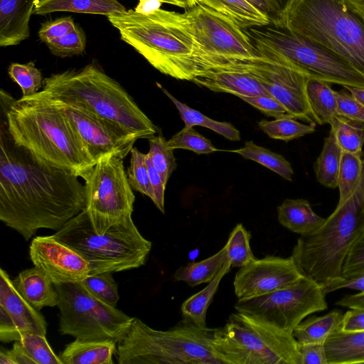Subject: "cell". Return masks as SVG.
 Segmentation results:
<instances>
[{
  "mask_svg": "<svg viewBox=\"0 0 364 364\" xmlns=\"http://www.w3.org/2000/svg\"><path fill=\"white\" fill-rule=\"evenodd\" d=\"M73 173L39 161L0 131V220L30 240L59 230L86 205L85 186Z\"/></svg>",
  "mask_w": 364,
  "mask_h": 364,
  "instance_id": "1",
  "label": "cell"
},
{
  "mask_svg": "<svg viewBox=\"0 0 364 364\" xmlns=\"http://www.w3.org/2000/svg\"><path fill=\"white\" fill-rule=\"evenodd\" d=\"M4 124L13 141L34 158L84 181L95 165L60 109L38 92L15 99L1 90Z\"/></svg>",
  "mask_w": 364,
  "mask_h": 364,
  "instance_id": "2",
  "label": "cell"
},
{
  "mask_svg": "<svg viewBox=\"0 0 364 364\" xmlns=\"http://www.w3.org/2000/svg\"><path fill=\"white\" fill-rule=\"evenodd\" d=\"M107 18L121 39L160 73L192 81L206 71L181 14L157 8L147 14L127 10Z\"/></svg>",
  "mask_w": 364,
  "mask_h": 364,
  "instance_id": "3",
  "label": "cell"
},
{
  "mask_svg": "<svg viewBox=\"0 0 364 364\" xmlns=\"http://www.w3.org/2000/svg\"><path fill=\"white\" fill-rule=\"evenodd\" d=\"M43 96L114 121L136 135L149 139L156 126L115 80L94 64L69 69L43 79Z\"/></svg>",
  "mask_w": 364,
  "mask_h": 364,
  "instance_id": "4",
  "label": "cell"
},
{
  "mask_svg": "<svg viewBox=\"0 0 364 364\" xmlns=\"http://www.w3.org/2000/svg\"><path fill=\"white\" fill-rule=\"evenodd\" d=\"M364 233V166L359 184L314 232L301 235L291 257L301 273L323 287L342 279L347 255Z\"/></svg>",
  "mask_w": 364,
  "mask_h": 364,
  "instance_id": "5",
  "label": "cell"
},
{
  "mask_svg": "<svg viewBox=\"0 0 364 364\" xmlns=\"http://www.w3.org/2000/svg\"><path fill=\"white\" fill-rule=\"evenodd\" d=\"M274 24L330 50L364 75V23L346 0H288Z\"/></svg>",
  "mask_w": 364,
  "mask_h": 364,
  "instance_id": "6",
  "label": "cell"
},
{
  "mask_svg": "<svg viewBox=\"0 0 364 364\" xmlns=\"http://www.w3.org/2000/svg\"><path fill=\"white\" fill-rule=\"evenodd\" d=\"M214 330L183 319L168 330H156L134 317L117 343V360L119 364H224L213 347Z\"/></svg>",
  "mask_w": 364,
  "mask_h": 364,
  "instance_id": "7",
  "label": "cell"
},
{
  "mask_svg": "<svg viewBox=\"0 0 364 364\" xmlns=\"http://www.w3.org/2000/svg\"><path fill=\"white\" fill-rule=\"evenodd\" d=\"M90 264V274L117 272L145 264L152 244L142 236L132 217L96 232L84 209L53 235Z\"/></svg>",
  "mask_w": 364,
  "mask_h": 364,
  "instance_id": "8",
  "label": "cell"
},
{
  "mask_svg": "<svg viewBox=\"0 0 364 364\" xmlns=\"http://www.w3.org/2000/svg\"><path fill=\"white\" fill-rule=\"evenodd\" d=\"M212 343L224 364H300L291 333L237 311L215 328Z\"/></svg>",
  "mask_w": 364,
  "mask_h": 364,
  "instance_id": "9",
  "label": "cell"
},
{
  "mask_svg": "<svg viewBox=\"0 0 364 364\" xmlns=\"http://www.w3.org/2000/svg\"><path fill=\"white\" fill-rule=\"evenodd\" d=\"M246 30L262 55L282 59L330 84L364 87V75L350 63L306 38L272 23Z\"/></svg>",
  "mask_w": 364,
  "mask_h": 364,
  "instance_id": "10",
  "label": "cell"
},
{
  "mask_svg": "<svg viewBox=\"0 0 364 364\" xmlns=\"http://www.w3.org/2000/svg\"><path fill=\"white\" fill-rule=\"evenodd\" d=\"M54 286L59 300L60 334L118 343L127 333L134 317L98 299L81 282Z\"/></svg>",
  "mask_w": 364,
  "mask_h": 364,
  "instance_id": "11",
  "label": "cell"
},
{
  "mask_svg": "<svg viewBox=\"0 0 364 364\" xmlns=\"http://www.w3.org/2000/svg\"><path fill=\"white\" fill-rule=\"evenodd\" d=\"M181 15L206 70L262 56L247 30L226 16L200 4Z\"/></svg>",
  "mask_w": 364,
  "mask_h": 364,
  "instance_id": "12",
  "label": "cell"
},
{
  "mask_svg": "<svg viewBox=\"0 0 364 364\" xmlns=\"http://www.w3.org/2000/svg\"><path fill=\"white\" fill-rule=\"evenodd\" d=\"M124 159L117 155L101 158L85 180V210L97 233L105 232L132 215L135 196Z\"/></svg>",
  "mask_w": 364,
  "mask_h": 364,
  "instance_id": "13",
  "label": "cell"
},
{
  "mask_svg": "<svg viewBox=\"0 0 364 364\" xmlns=\"http://www.w3.org/2000/svg\"><path fill=\"white\" fill-rule=\"evenodd\" d=\"M324 287L304 276L294 284L273 292L238 299L237 312L291 333L309 315L327 309Z\"/></svg>",
  "mask_w": 364,
  "mask_h": 364,
  "instance_id": "14",
  "label": "cell"
},
{
  "mask_svg": "<svg viewBox=\"0 0 364 364\" xmlns=\"http://www.w3.org/2000/svg\"><path fill=\"white\" fill-rule=\"evenodd\" d=\"M261 55L253 60L231 63L258 80L266 91L280 102L294 119L316 125L306 95V84L310 77L282 59Z\"/></svg>",
  "mask_w": 364,
  "mask_h": 364,
  "instance_id": "15",
  "label": "cell"
},
{
  "mask_svg": "<svg viewBox=\"0 0 364 364\" xmlns=\"http://www.w3.org/2000/svg\"><path fill=\"white\" fill-rule=\"evenodd\" d=\"M50 100L64 114L95 164L101 158L110 155H117L124 159L139 139L114 121Z\"/></svg>",
  "mask_w": 364,
  "mask_h": 364,
  "instance_id": "16",
  "label": "cell"
},
{
  "mask_svg": "<svg viewBox=\"0 0 364 364\" xmlns=\"http://www.w3.org/2000/svg\"><path fill=\"white\" fill-rule=\"evenodd\" d=\"M304 276L291 256L267 255L240 268L233 282L235 294L237 299L264 295L288 287Z\"/></svg>",
  "mask_w": 364,
  "mask_h": 364,
  "instance_id": "17",
  "label": "cell"
},
{
  "mask_svg": "<svg viewBox=\"0 0 364 364\" xmlns=\"http://www.w3.org/2000/svg\"><path fill=\"white\" fill-rule=\"evenodd\" d=\"M33 265L54 285L82 282L90 274L88 262L53 235L34 237L29 247Z\"/></svg>",
  "mask_w": 364,
  "mask_h": 364,
  "instance_id": "18",
  "label": "cell"
},
{
  "mask_svg": "<svg viewBox=\"0 0 364 364\" xmlns=\"http://www.w3.org/2000/svg\"><path fill=\"white\" fill-rule=\"evenodd\" d=\"M192 82L210 90L237 97L270 95L258 80L233 63L209 69Z\"/></svg>",
  "mask_w": 364,
  "mask_h": 364,
  "instance_id": "19",
  "label": "cell"
},
{
  "mask_svg": "<svg viewBox=\"0 0 364 364\" xmlns=\"http://www.w3.org/2000/svg\"><path fill=\"white\" fill-rule=\"evenodd\" d=\"M0 307L6 311L20 336L25 333L46 336L45 318L21 296L3 269H0Z\"/></svg>",
  "mask_w": 364,
  "mask_h": 364,
  "instance_id": "20",
  "label": "cell"
},
{
  "mask_svg": "<svg viewBox=\"0 0 364 364\" xmlns=\"http://www.w3.org/2000/svg\"><path fill=\"white\" fill-rule=\"evenodd\" d=\"M37 0H0V46L18 45L30 36Z\"/></svg>",
  "mask_w": 364,
  "mask_h": 364,
  "instance_id": "21",
  "label": "cell"
},
{
  "mask_svg": "<svg viewBox=\"0 0 364 364\" xmlns=\"http://www.w3.org/2000/svg\"><path fill=\"white\" fill-rule=\"evenodd\" d=\"M21 296L35 309L54 307L58 304V295L49 277L39 268L26 269L13 280Z\"/></svg>",
  "mask_w": 364,
  "mask_h": 364,
  "instance_id": "22",
  "label": "cell"
},
{
  "mask_svg": "<svg viewBox=\"0 0 364 364\" xmlns=\"http://www.w3.org/2000/svg\"><path fill=\"white\" fill-rule=\"evenodd\" d=\"M117 342L112 339H77L68 344L59 354L63 364H113Z\"/></svg>",
  "mask_w": 364,
  "mask_h": 364,
  "instance_id": "23",
  "label": "cell"
},
{
  "mask_svg": "<svg viewBox=\"0 0 364 364\" xmlns=\"http://www.w3.org/2000/svg\"><path fill=\"white\" fill-rule=\"evenodd\" d=\"M279 223L290 231L306 235L318 230L326 218L318 215L303 198L285 199L277 208Z\"/></svg>",
  "mask_w": 364,
  "mask_h": 364,
  "instance_id": "24",
  "label": "cell"
},
{
  "mask_svg": "<svg viewBox=\"0 0 364 364\" xmlns=\"http://www.w3.org/2000/svg\"><path fill=\"white\" fill-rule=\"evenodd\" d=\"M127 11L118 0H37L33 14L43 16L65 11L100 14L107 17Z\"/></svg>",
  "mask_w": 364,
  "mask_h": 364,
  "instance_id": "25",
  "label": "cell"
},
{
  "mask_svg": "<svg viewBox=\"0 0 364 364\" xmlns=\"http://www.w3.org/2000/svg\"><path fill=\"white\" fill-rule=\"evenodd\" d=\"M328 364L364 363V331L337 330L324 342Z\"/></svg>",
  "mask_w": 364,
  "mask_h": 364,
  "instance_id": "26",
  "label": "cell"
},
{
  "mask_svg": "<svg viewBox=\"0 0 364 364\" xmlns=\"http://www.w3.org/2000/svg\"><path fill=\"white\" fill-rule=\"evenodd\" d=\"M232 20L242 28L267 25L271 20L245 0H196Z\"/></svg>",
  "mask_w": 364,
  "mask_h": 364,
  "instance_id": "27",
  "label": "cell"
},
{
  "mask_svg": "<svg viewBox=\"0 0 364 364\" xmlns=\"http://www.w3.org/2000/svg\"><path fill=\"white\" fill-rule=\"evenodd\" d=\"M343 312L334 309L321 316H312L300 322L292 332L299 344L324 343L334 331L341 329Z\"/></svg>",
  "mask_w": 364,
  "mask_h": 364,
  "instance_id": "28",
  "label": "cell"
},
{
  "mask_svg": "<svg viewBox=\"0 0 364 364\" xmlns=\"http://www.w3.org/2000/svg\"><path fill=\"white\" fill-rule=\"evenodd\" d=\"M229 261L225 245L215 255L198 262H191L179 267L173 274L175 281H182L191 287L210 282Z\"/></svg>",
  "mask_w": 364,
  "mask_h": 364,
  "instance_id": "29",
  "label": "cell"
},
{
  "mask_svg": "<svg viewBox=\"0 0 364 364\" xmlns=\"http://www.w3.org/2000/svg\"><path fill=\"white\" fill-rule=\"evenodd\" d=\"M231 262L227 264L217 276L200 291L183 301L181 306L182 319L200 328H206V313L218 289L223 277L230 270Z\"/></svg>",
  "mask_w": 364,
  "mask_h": 364,
  "instance_id": "30",
  "label": "cell"
},
{
  "mask_svg": "<svg viewBox=\"0 0 364 364\" xmlns=\"http://www.w3.org/2000/svg\"><path fill=\"white\" fill-rule=\"evenodd\" d=\"M307 100L316 124H329L336 115L337 101L329 82L309 77L306 84Z\"/></svg>",
  "mask_w": 364,
  "mask_h": 364,
  "instance_id": "31",
  "label": "cell"
},
{
  "mask_svg": "<svg viewBox=\"0 0 364 364\" xmlns=\"http://www.w3.org/2000/svg\"><path fill=\"white\" fill-rule=\"evenodd\" d=\"M342 153L343 150L330 130L328 136L324 139L321 152L314 164L316 180L322 186L332 189L338 188Z\"/></svg>",
  "mask_w": 364,
  "mask_h": 364,
  "instance_id": "32",
  "label": "cell"
},
{
  "mask_svg": "<svg viewBox=\"0 0 364 364\" xmlns=\"http://www.w3.org/2000/svg\"><path fill=\"white\" fill-rule=\"evenodd\" d=\"M157 85L175 105L181 119L185 124L184 127L191 128L194 126H202L214 131L229 140H240V132L232 124L226 122H218L209 118L198 110L188 107L186 104L180 102L162 86Z\"/></svg>",
  "mask_w": 364,
  "mask_h": 364,
  "instance_id": "33",
  "label": "cell"
},
{
  "mask_svg": "<svg viewBox=\"0 0 364 364\" xmlns=\"http://www.w3.org/2000/svg\"><path fill=\"white\" fill-rule=\"evenodd\" d=\"M230 151L262 164L285 180L292 181L294 171L291 164L283 156L257 145L252 141H247L243 147Z\"/></svg>",
  "mask_w": 364,
  "mask_h": 364,
  "instance_id": "34",
  "label": "cell"
},
{
  "mask_svg": "<svg viewBox=\"0 0 364 364\" xmlns=\"http://www.w3.org/2000/svg\"><path fill=\"white\" fill-rule=\"evenodd\" d=\"M329 124L331 131L343 151L353 154L363 152L364 123L336 114Z\"/></svg>",
  "mask_w": 364,
  "mask_h": 364,
  "instance_id": "35",
  "label": "cell"
},
{
  "mask_svg": "<svg viewBox=\"0 0 364 364\" xmlns=\"http://www.w3.org/2000/svg\"><path fill=\"white\" fill-rule=\"evenodd\" d=\"M364 166L363 154L342 153L338 188V203H343L355 191L360 181Z\"/></svg>",
  "mask_w": 364,
  "mask_h": 364,
  "instance_id": "36",
  "label": "cell"
},
{
  "mask_svg": "<svg viewBox=\"0 0 364 364\" xmlns=\"http://www.w3.org/2000/svg\"><path fill=\"white\" fill-rule=\"evenodd\" d=\"M258 126L274 139L289 141L315 132L314 124L299 122L293 117H283L268 121L262 119Z\"/></svg>",
  "mask_w": 364,
  "mask_h": 364,
  "instance_id": "37",
  "label": "cell"
},
{
  "mask_svg": "<svg viewBox=\"0 0 364 364\" xmlns=\"http://www.w3.org/2000/svg\"><path fill=\"white\" fill-rule=\"evenodd\" d=\"M251 235L242 223H237L230 232L225 244L229 261L232 267H242L257 258L252 252Z\"/></svg>",
  "mask_w": 364,
  "mask_h": 364,
  "instance_id": "38",
  "label": "cell"
},
{
  "mask_svg": "<svg viewBox=\"0 0 364 364\" xmlns=\"http://www.w3.org/2000/svg\"><path fill=\"white\" fill-rule=\"evenodd\" d=\"M148 139L149 151L147 154L166 186L169 177L177 166L173 150L168 147L167 141L161 134L154 135Z\"/></svg>",
  "mask_w": 364,
  "mask_h": 364,
  "instance_id": "39",
  "label": "cell"
},
{
  "mask_svg": "<svg viewBox=\"0 0 364 364\" xmlns=\"http://www.w3.org/2000/svg\"><path fill=\"white\" fill-rule=\"evenodd\" d=\"M8 74L19 85L22 92L21 97L31 96L43 88L41 72L35 66L33 62L25 64L13 63L8 68Z\"/></svg>",
  "mask_w": 364,
  "mask_h": 364,
  "instance_id": "40",
  "label": "cell"
},
{
  "mask_svg": "<svg viewBox=\"0 0 364 364\" xmlns=\"http://www.w3.org/2000/svg\"><path fill=\"white\" fill-rule=\"evenodd\" d=\"M81 283L98 299L112 306H117L119 296L118 285L113 277V272L90 274Z\"/></svg>",
  "mask_w": 364,
  "mask_h": 364,
  "instance_id": "41",
  "label": "cell"
},
{
  "mask_svg": "<svg viewBox=\"0 0 364 364\" xmlns=\"http://www.w3.org/2000/svg\"><path fill=\"white\" fill-rule=\"evenodd\" d=\"M130 164L127 170L128 181L133 190L148 196L154 202V194L151 186L146 155L133 147L131 150Z\"/></svg>",
  "mask_w": 364,
  "mask_h": 364,
  "instance_id": "42",
  "label": "cell"
},
{
  "mask_svg": "<svg viewBox=\"0 0 364 364\" xmlns=\"http://www.w3.org/2000/svg\"><path fill=\"white\" fill-rule=\"evenodd\" d=\"M170 149H184L196 154H209L218 151L211 141L193 127H184L167 141Z\"/></svg>",
  "mask_w": 364,
  "mask_h": 364,
  "instance_id": "43",
  "label": "cell"
},
{
  "mask_svg": "<svg viewBox=\"0 0 364 364\" xmlns=\"http://www.w3.org/2000/svg\"><path fill=\"white\" fill-rule=\"evenodd\" d=\"M19 341L26 349L36 364H63L48 343L46 335L25 333Z\"/></svg>",
  "mask_w": 364,
  "mask_h": 364,
  "instance_id": "44",
  "label": "cell"
},
{
  "mask_svg": "<svg viewBox=\"0 0 364 364\" xmlns=\"http://www.w3.org/2000/svg\"><path fill=\"white\" fill-rule=\"evenodd\" d=\"M86 42L85 33L77 25L71 32L46 45L53 55L65 58L82 54L85 50Z\"/></svg>",
  "mask_w": 364,
  "mask_h": 364,
  "instance_id": "45",
  "label": "cell"
},
{
  "mask_svg": "<svg viewBox=\"0 0 364 364\" xmlns=\"http://www.w3.org/2000/svg\"><path fill=\"white\" fill-rule=\"evenodd\" d=\"M237 97L267 116L275 119L293 117L285 107L271 95H239Z\"/></svg>",
  "mask_w": 364,
  "mask_h": 364,
  "instance_id": "46",
  "label": "cell"
},
{
  "mask_svg": "<svg viewBox=\"0 0 364 364\" xmlns=\"http://www.w3.org/2000/svg\"><path fill=\"white\" fill-rule=\"evenodd\" d=\"M335 95L337 115L364 123V106L348 90H335Z\"/></svg>",
  "mask_w": 364,
  "mask_h": 364,
  "instance_id": "47",
  "label": "cell"
},
{
  "mask_svg": "<svg viewBox=\"0 0 364 364\" xmlns=\"http://www.w3.org/2000/svg\"><path fill=\"white\" fill-rule=\"evenodd\" d=\"M72 16H64L44 22L38 31L40 40L46 44L58 39L75 28Z\"/></svg>",
  "mask_w": 364,
  "mask_h": 364,
  "instance_id": "48",
  "label": "cell"
},
{
  "mask_svg": "<svg viewBox=\"0 0 364 364\" xmlns=\"http://www.w3.org/2000/svg\"><path fill=\"white\" fill-rule=\"evenodd\" d=\"M361 274H364V233L348 252L342 269L345 279Z\"/></svg>",
  "mask_w": 364,
  "mask_h": 364,
  "instance_id": "49",
  "label": "cell"
},
{
  "mask_svg": "<svg viewBox=\"0 0 364 364\" xmlns=\"http://www.w3.org/2000/svg\"><path fill=\"white\" fill-rule=\"evenodd\" d=\"M146 163L148 168L151 186L154 194V200L153 203L162 213H164V193L166 186L147 154L146 155Z\"/></svg>",
  "mask_w": 364,
  "mask_h": 364,
  "instance_id": "50",
  "label": "cell"
},
{
  "mask_svg": "<svg viewBox=\"0 0 364 364\" xmlns=\"http://www.w3.org/2000/svg\"><path fill=\"white\" fill-rule=\"evenodd\" d=\"M300 364H328L323 343L299 344Z\"/></svg>",
  "mask_w": 364,
  "mask_h": 364,
  "instance_id": "51",
  "label": "cell"
},
{
  "mask_svg": "<svg viewBox=\"0 0 364 364\" xmlns=\"http://www.w3.org/2000/svg\"><path fill=\"white\" fill-rule=\"evenodd\" d=\"M341 331L357 332L364 331V310L350 309L343 316Z\"/></svg>",
  "mask_w": 364,
  "mask_h": 364,
  "instance_id": "52",
  "label": "cell"
},
{
  "mask_svg": "<svg viewBox=\"0 0 364 364\" xmlns=\"http://www.w3.org/2000/svg\"><path fill=\"white\" fill-rule=\"evenodd\" d=\"M344 288L357 290L359 292H364V274L348 279L343 278L327 286L324 288V290L326 293L328 294Z\"/></svg>",
  "mask_w": 364,
  "mask_h": 364,
  "instance_id": "53",
  "label": "cell"
},
{
  "mask_svg": "<svg viewBox=\"0 0 364 364\" xmlns=\"http://www.w3.org/2000/svg\"><path fill=\"white\" fill-rule=\"evenodd\" d=\"M264 15L267 16L273 23H277L279 14L269 0H245Z\"/></svg>",
  "mask_w": 364,
  "mask_h": 364,
  "instance_id": "54",
  "label": "cell"
},
{
  "mask_svg": "<svg viewBox=\"0 0 364 364\" xmlns=\"http://www.w3.org/2000/svg\"><path fill=\"white\" fill-rule=\"evenodd\" d=\"M10 351L15 364H36L19 341H14Z\"/></svg>",
  "mask_w": 364,
  "mask_h": 364,
  "instance_id": "55",
  "label": "cell"
},
{
  "mask_svg": "<svg viewBox=\"0 0 364 364\" xmlns=\"http://www.w3.org/2000/svg\"><path fill=\"white\" fill-rule=\"evenodd\" d=\"M335 304L349 309L364 310V292L345 295Z\"/></svg>",
  "mask_w": 364,
  "mask_h": 364,
  "instance_id": "56",
  "label": "cell"
},
{
  "mask_svg": "<svg viewBox=\"0 0 364 364\" xmlns=\"http://www.w3.org/2000/svg\"><path fill=\"white\" fill-rule=\"evenodd\" d=\"M161 3L156 0H144L139 1L134 11L138 13L147 14L152 10L160 8Z\"/></svg>",
  "mask_w": 364,
  "mask_h": 364,
  "instance_id": "57",
  "label": "cell"
},
{
  "mask_svg": "<svg viewBox=\"0 0 364 364\" xmlns=\"http://www.w3.org/2000/svg\"><path fill=\"white\" fill-rule=\"evenodd\" d=\"M351 10L364 23V0H346Z\"/></svg>",
  "mask_w": 364,
  "mask_h": 364,
  "instance_id": "58",
  "label": "cell"
},
{
  "mask_svg": "<svg viewBox=\"0 0 364 364\" xmlns=\"http://www.w3.org/2000/svg\"><path fill=\"white\" fill-rule=\"evenodd\" d=\"M144 0H139V1ZM161 3L172 4L183 9H188L196 4V0H156Z\"/></svg>",
  "mask_w": 364,
  "mask_h": 364,
  "instance_id": "59",
  "label": "cell"
},
{
  "mask_svg": "<svg viewBox=\"0 0 364 364\" xmlns=\"http://www.w3.org/2000/svg\"><path fill=\"white\" fill-rule=\"evenodd\" d=\"M343 87L348 90L350 94L364 106V87L353 86Z\"/></svg>",
  "mask_w": 364,
  "mask_h": 364,
  "instance_id": "60",
  "label": "cell"
},
{
  "mask_svg": "<svg viewBox=\"0 0 364 364\" xmlns=\"http://www.w3.org/2000/svg\"><path fill=\"white\" fill-rule=\"evenodd\" d=\"M0 364H15L10 350L1 348L0 350Z\"/></svg>",
  "mask_w": 364,
  "mask_h": 364,
  "instance_id": "61",
  "label": "cell"
},
{
  "mask_svg": "<svg viewBox=\"0 0 364 364\" xmlns=\"http://www.w3.org/2000/svg\"><path fill=\"white\" fill-rule=\"evenodd\" d=\"M269 1L272 4L275 9L277 11L280 17L282 11L284 10V7L286 6L288 2V0H269Z\"/></svg>",
  "mask_w": 364,
  "mask_h": 364,
  "instance_id": "62",
  "label": "cell"
}]
</instances>
